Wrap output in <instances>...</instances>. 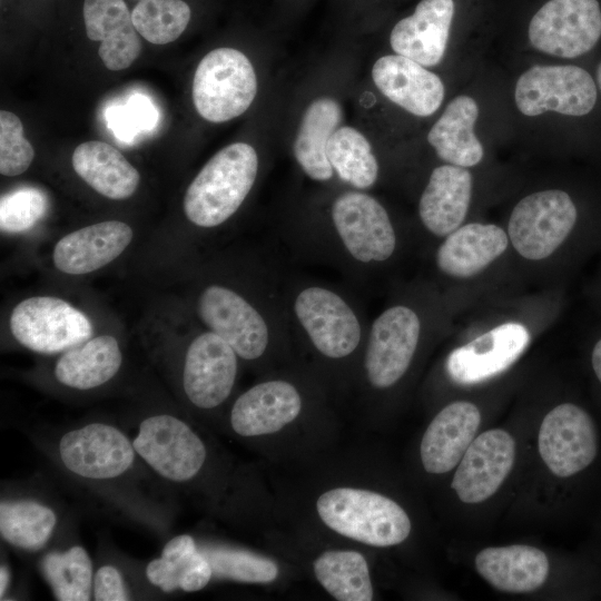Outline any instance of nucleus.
<instances>
[{"label":"nucleus","mask_w":601,"mask_h":601,"mask_svg":"<svg viewBox=\"0 0 601 601\" xmlns=\"http://www.w3.org/2000/svg\"><path fill=\"white\" fill-rule=\"evenodd\" d=\"M53 453L70 476L96 490L129 487L145 464L132 440L105 422H90L63 432Z\"/></svg>","instance_id":"nucleus-1"},{"label":"nucleus","mask_w":601,"mask_h":601,"mask_svg":"<svg viewBox=\"0 0 601 601\" xmlns=\"http://www.w3.org/2000/svg\"><path fill=\"white\" fill-rule=\"evenodd\" d=\"M258 170L256 150L246 142L216 152L188 186L183 206L196 226L216 227L230 218L254 186Z\"/></svg>","instance_id":"nucleus-2"},{"label":"nucleus","mask_w":601,"mask_h":601,"mask_svg":"<svg viewBox=\"0 0 601 601\" xmlns=\"http://www.w3.org/2000/svg\"><path fill=\"white\" fill-rule=\"evenodd\" d=\"M316 510L333 531L373 546L400 544L412 528L407 513L395 501L363 489L328 490L317 499Z\"/></svg>","instance_id":"nucleus-3"},{"label":"nucleus","mask_w":601,"mask_h":601,"mask_svg":"<svg viewBox=\"0 0 601 601\" xmlns=\"http://www.w3.org/2000/svg\"><path fill=\"white\" fill-rule=\"evenodd\" d=\"M579 225V209L561 189L530 194L513 208L509 223L510 244L520 256L539 262L566 244Z\"/></svg>","instance_id":"nucleus-4"},{"label":"nucleus","mask_w":601,"mask_h":601,"mask_svg":"<svg viewBox=\"0 0 601 601\" xmlns=\"http://www.w3.org/2000/svg\"><path fill=\"white\" fill-rule=\"evenodd\" d=\"M131 440L145 465L174 485L193 482L201 473L208 456L196 431L170 413L145 416Z\"/></svg>","instance_id":"nucleus-5"},{"label":"nucleus","mask_w":601,"mask_h":601,"mask_svg":"<svg viewBox=\"0 0 601 601\" xmlns=\"http://www.w3.org/2000/svg\"><path fill=\"white\" fill-rule=\"evenodd\" d=\"M257 93V78L250 60L234 48L209 51L198 63L191 96L197 112L215 124L244 114Z\"/></svg>","instance_id":"nucleus-6"},{"label":"nucleus","mask_w":601,"mask_h":601,"mask_svg":"<svg viewBox=\"0 0 601 601\" xmlns=\"http://www.w3.org/2000/svg\"><path fill=\"white\" fill-rule=\"evenodd\" d=\"M10 329L23 347L41 354L62 353L92 334L85 314L51 296L21 300L11 313Z\"/></svg>","instance_id":"nucleus-7"},{"label":"nucleus","mask_w":601,"mask_h":601,"mask_svg":"<svg viewBox=\"0 0 601 601\" xmlns=\"http://www.w3.org/2000/svg\"><path fill=\"white\" fill-rule=\"evenodd\" d=\"M514 99L525 116L551 110L579 117L593 109L597 86L591 75L578 66H534L518 79Z\"/></svg>","instance_id":"nucleus-8"},{"label":"nucleus","mask_w":601,"mask_h":601,"mask_svg":"<svg viewBox=\"0 0 601 601\" xmlns=\"http://www.w3.org/2000/svg\"><path fill=\"white\" fill-rule=\"evenodd\" d=\"M601 37L598 0H550L529 26L531 45L548 55L575 58L590 51Z\"/></svg>","instance_id":"nucleus-9"},{"label":"nucleus","mask_w":601,"mask_h":601,"mask_svg":"<svg viewBox=\"0 0 601 601\" xmlns=\"http://www.w3.org/2000/svg\"><path fill=\"white\" fill-rule=\"evenodd\" d=\"M332 221L347 253L357 262L382 263L396 249V234L383 205L373 196L347 191L335 198Z\"/></svg>","instance_id":"nucleus-10"},{"label":"nucleus","mask_w":601,"mask_h":601,"mask_svg":"<svg viewBox=\"0 0 601 601\" xmlns=\"http://www.w3.org/2000/svg\"><path fill=\"white\" fill-rule=\"evenodd\" d=\"M421 319L406 305H394L373 322L365 354V371L375 388H388L408 370L418 345Z\"/></svg>","instance_id":"nucleus-11"},{"label":"nucleus","mask_w":601,"mask_h":601,"mask_svg":"<svg viewBox=\"0 0 601 601\" xmlns=\"http://www.w3.org/2000/svg\"><path fill=\"white\" fill-rule=\"evenodd\" d=\"M294 313L314 347L326 357L348 356L361 342L362 328L353 308L328 288L302 289L294 300Z\"/></svg>","instance_id":"nucleus-12"},{"label":"nucleus","mask_w":601,"mask_h":601,"mask_svg":"<svg viewBox=\"0 0 601 601\" xmlns=\"http://www.w3.org/2000/svg\"><path fill=\"white\" fill-rule=\"evenodd\" d=\"M538 446L543 462L554 475L572 476L595 459L598 439L594 423L582 407L562 403L544 416Z\"/></svg>","instance_id":"nucleus-13"},{"label":"nucleus","mask_w":601,"mask_h":601,"mask_svg":"<svg viewBox=\"0 0 601 601\" xmlns=\"http://www.w3.org/2000/svg\"><path fill=\"white\" fill-rule=\"evenodd\" d=\"M198 315L210 332L223 338L246 361L259 358L269 343V329L260 313L235 290L208 286L198 299Z\"/></svg>","instance_id":"nucleus-14"},{"label":"nucleus","mask_w":601,"mask_h":601,"mask_svg":"<svg viewBox=\"0 0 601 601\" xmlns=\"http://www.w3.org/2000/svg\"><path fill=\"white\" fill-rule=\"evenodd\" d=\"M237 354L208 331L189 344L181 370V386L188 402L199 410H214L230 395L237 376Z\"/></svg>","instance_id":"nucleus-15"},{"label":"nucleus","mask_w":601,"mask_h":601,"mask_svg":"<svg viewBox=\"0 0 601 601\" xmlns=\"http://www.w3.org/2000/svg\"><path fill=\"white\" fill-rule=\"evenodd\" d=\"M531 341L526 326L505 322L453 349L446 371L453 382L474 385L505 372L525 352Z\"/></svg>","instance_id":"nucleus-16"},{"label":"nucleus","mask_w":601,"mask_h":601,"mask_svg":"<svg viewBox=\"0 0 601 601\" xmlns=\"http://www.w3.org/2000/svg\"><path fill=\"white\" fill-rule=\"evenodd\" d=\"M515 441L510 433L492 428L476 436L452 480V489L467 504L491 497L511 472L515 461Z\"/></svg>","instance_id":"nucleus-17"},{"label":"nucleus","mask_w":601,"mask_h":601,"mask_svg":"<svg viewBox=\"0 0 601 601\" xmlns=\"http://www.w3.org/2000/svg\"><path fill=\"white\" fill-rule=\"evenodd\" d=\"M372 78L386 98L415 116L433 115L444 98V85L437 75L397 53L378 58Z\"/></svg>","instance_id":"nucleus-18"},{"label":"nucleus","mask_w":601,"mask_h":601,"mask_svg":"<svg viewBox=\"0 0 601 601\" xmlns=\"http://www.w3.org/2000/svg\"><path fill=\"white\" fill-rule=\"evenodd\" d=\"M302 397L289 382L275 380L258 383L234 402L229 423L245 437L275 433L300 413Z\"/></svg>","instance_id":"nucleus-19"},{"label":"nucleus","mask_w":601,"mask_h":601,"mask_svg":"<svg viewBox=\"0 0 601 601\" xmlns=\"http://www.w3.org/2000/svg\"><path fill=\"white\" fill-rule=\"evenodd\" d=\"M453 16V0L420 1L414 13L392 29V49L424 67L436 66L445 53Z\"/></svg>","instance_id":"nucleus-20"},{"label":"nucleus","mask_w":601,"mask_h":601,"mask_svg":"<svg viewBox=\"0 0 601 601\" xmlns=\"http://www.w3.org/2000/svg\"><path fill=\"white\" fill-rule=\"evenodd\" d=\"M481 423L477 406L456 401L442 408L427 426L420 446L423 467L432 474L455 467L474 440Z\"/></svg>","instance_id":"nucleus-21"},{"label":"nucleus","mask_w":601,"mask_h":601,"mask_svg":"<svg viewBox=\"0 0 601 601\" xmlns=\"http://www.w3.org/2000/svg\"><path fill=\"white\" fill-rule=\"evenodd\" d=\"M509 244L508 233L495 224L461 225L437 248L436 266L446 276L471 278L503 255Z\"/></svg>","instance_id":"nucleus-22"},{"label":"nucleus","mask_w":601,"mask_h":601,"mask_svg":"<svg viewBox=\"0 0 601 601\" xmlns=\"http://www.w3.org/2000/svg\"><path fill=\"white\" fill-rule=\"evenodd\" d=\"M132 229L119 220H106L62 237L55 247L53 263L62 273L82 275L117 258L130 244Z\"/></svg>","instance_id":"nucleus-23"},{"label":"nucleus","mask_w":601,"mask_h":601,"mask_svg":"<svg viewBox=\"0 0 601 601\" xmlns=\"http://www.w3.org/2000/svg\"><path fill=\"white\" fill-rule=\"evenodd\" d=\"M86 35L99 41V57L112 71L126 69L138 58L141 40L124 0H85Z\"/></svg>","instance_id":"nucleus-24"},{"label":"nucleus","mask_w":601,"mask_h":601,"mask_svg":"<svg viewBox=\"0 0 601 601\" xmlns=\"http://www.w3.org/2000/svg\"><path fill=\"white\" fill-rule=\"evenodd\" d=\"M472 187V174L464 167L449 164L433 169L418 203L424 227L437 237L459 228L469 211Z\"/></svg>","instance_id":"nucleus-25"},{"label":"nucleus","mask_w":601,"mask_h":601,"mask_svg":"<svg viewBox=\"0 0 601 601\" xmlns=\"http://www.w3.org/2000/svg\"><path fill=\"white\" fill-rule=\"evenodd\" d=\"M475 569L499 591L526 593L544 584L550 564L540 549L512 544L481 550L475 556Z\"/></svg>","instance_id":"nucleus-26"},{"label":"nucleus","mask_w":601,"mask_h":601,"mask_svg":"<svg viewBox=\"0 0 601 601\" xmlns=\"http://www.w3.org/2000/svg\"><path fill=\"white\" fill-rule=\"evenodd\" d=\"M121 363L118 341L111 335H100L62 352L53 374L57 382L66 387L89 391L111 381Z\"/></svg>","instance_id":"nucleus-27"},{"label":"nucleus","mask_w":601,"mask_h":601,"mask_svg":"<svg viewBox=\"0 0 601 601\" xmlns=\"http://www.w3.org/2000/svg\"><path fill=\"white\" fill-rule=\"evenodd\" d=\"M145 575L152 587L162 592H195L209 583L213 570L195 539L179 534L166 542L158 558L148 562Z\"/></svg>","instance_id":"nucleus-28"},{"label":"nucleus","mask_w":601,"mask_h":601,"mask_svg":"<svg viewBox=\"0 0 601 601\" xmlns=\"http://www.w3.org/2000/svg\"><path fill=\"white\" fill-rule=\"evenodd\" d=\"M72 167L98 194L115 200L129 198L140 180L138 170L117 148L99 140L78 145Z\"/></svg>","instance_id":"nucleus-29"},{"label":"nucleus","mask_w":601,"mask_h":601,"mask_svg":"<svg viewBox=\"0 0 601 601\" xmlns=\"http://www.w3.org/2000/svg\"><path fill=\"white\" fill-rule=\"evenodd\" d=\"M342 117L338 101L326 96L313 100L302 117L293 152L299 167L313 180L327 181L334 175L326 147Z\"/></svg>","instance_id":"nucleus-30"},{"label":"nucleus","mask_w":601,"mask_h":601,"mask_svg":"<svg viewBox=\"0 0 601 601\" xmlns=\"http://www.w3.org/2000/svg\"><path fill=\"white\" fill-rule=\"evenodd\" d=\"M477 116V104L469 96H457L447 105L427 135L442 160L464 168L482 160L483 147L473 130Z\"/></svg>","instance_id":"nucleus-31"},{"label":"nucleus","mask_w":601,"mask_h":601,"mask_svg":"<svg viewBox=\"0 0 601 601\" xmlns=\"http://www.w3.org/2000/svg\"><path fill=\"white\" fill-rule=\"evenodd\" d=\"M58 525V514L50 505L30 497L2 499L0 534L10 545L36 552L43 549Z\"/></svg>","instance_id":"nucleus-32"},{"label":"nucleus","mask_w":601,"mask_h":601,"mask_svg":"<svg viewBox=\"0 0 601 601\" xmlns=\"http://www.w3.org/2000/svg\"><path fill=\"white\" fill-rule=\"evenodd\" d=\"M313 566L317 581L336 600H373L368 565L359 552L326 551L314 561Z\"/></svg>","instance_id":"nucleus-33"},{"label":"nucleus","mask_w":601,"mask_h":601,"mask_svg":"<svg viewBox=\"0 0 601 601\" xmlns=\"http://www.w3.org/2000/svg\"><path fill=\"white\" fill-rule=\"evenodd\" d=\"M41 572L59 601H88L92 597L93 568L87 550L79 544L50 551L40 562Z\"/></svg>","instance_id":"nucleus-34"},{"label":"nucleus","mask_w":601,"mask_h":601,"mask_svg":"<svg viewBox=\"0 0 601 601\" xmlns=\"http://www.w3.org/2000/svg\"><path fill=\"white\" fill-rule=\"evenodd\" d=\"M326 155L344 183L357 189H366L375 184L378 164L371 144L357 129L338 127L328 139Z\"/></svg>","instance_id":"nucleus-35"},{"label":"nucleus","mask_w":601,"mask_h":601,"mask_svg":"<svg viewBox=\"0 0 601 601\" xmlns=\"http://www.w3.org/2000/svg\"><path fill=\"white\" fill-rule=\"evenodd\" d=\"M213 570V578L245 583H269L278 575L277 564L257 553L215 543H198Z\"/></svg>","instance_id":"nucleus-36"},{"label":"nucleus","mask_w":601,"mask_h":601,"mask_svg":"<svg viewBox=\"0 0 601 601\" xmlns=\"http://www.w3.org/2000/svg\"><path fill=\"white\" fill-rule=\"evenodd\" d=\"M131 20L137 32L154 45L175 41L187 28L191 10L183 0H136Z\"/></svg>","instance_id":"nucleus-37"},{"label":"nucleus","mask_w":601,"mask_h":601,"mask_svg":"<svg viewBox=\"0 0 601 601\" xmlns=\"http://www.w3.org/2000/svg\"><path fill=\"white\" fill-rule=\"evenodd\" d=\"M48 209V198L38 188L23 187L6 194L0 200V228L22 233L35 226Z\"/></svg>","instance_id":"nucleus-38"},{"label":"nucleus","mask_w":601,"mask_h":601,"mask_svg":"<svg viewBox=\"0 0 601 601\" xmlns=\"http://www.w3.org/2000/svg\"><path fill=\"white\" fill-rule=\"evenodd\" d=\"M35 150L23 135L21 120L14 114L0 111V173L3 176L23 174L31 165Z\"/></svg>","instance_id":"nucleus-39"},{"label":"nucleus","mask_w":601,"mask_h":601,"mask_svg":"<svg viewBox=\"0 0 601 601\" xmlns=\"http://www.w3.org/2000/svg\"><path fill=\"white\" fill-rule=\"evenodd\" d=\"M92 597L96 601H127L131 593L121 570L115 564L100 565L93 574Z\"/></svg>","instance_id":"nucleus-40"},{"label":"nucleus","mask_w":601,"mask_h":601,"mask_svg":"<svg viewBox=\"0 0 601 601\" xmlns=\"http://www.w3.org/2000/svg\"><path fill=\"white\" fill-rule=\"evenodd\" d=\"M591 366L595 377L601 383V336L597 338L592 346Z\"/></svg>","instance_id":"nucleus-41"},{"label":"nucleus","mask_w":601,"mask_h":601,"mask_svg":"<svg viewBox=\"0 0 601 601\" xmlns=\"http://www.w3.org/2000/svg\"><path fill=\"white\" fill-rule=\"evenodd\" d=\"M10 570L6 565L0 568V599L3 600L10 584Z\"/></svg>","instance_id":"nucleus-42"},{"label":"nucleus","mask_w":601,"mask_h":601,"mask_svg":"<svg viewBox=\"0 0 601 601\" xmlns=\"http://www.w3.org/2000/svg\"><path fill=\"white\" fill-rule=\"evenodd\" d=\"M597 82L601 90V62L599 63L598 69H597Z\"/></svg>","instance_id":"nucleus-43"}]
</instances>
